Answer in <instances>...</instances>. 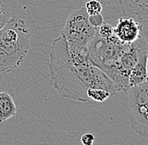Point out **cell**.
Listing matches in <instances>:
<instances>
[{"label":"cell","instance_id":"obj_1","mask_svg":"<svg viewBox=\"0 0 148 145\" xmlns=\"http://www.w3.org/2000/svg\"><path fill=\"white\" fill-rule=\"evenodd\" d=\"M52 86L65 98L89 101L88 88H101L111 96L118 89L110 78L88 60V55L73 53L62 35L52 41L49 54Z\"/></svg>","mask_w":148,"mask_h":145},{"label":"cell","instance_id":"obj_2","mask_svg":"<svg viewBox=\"0 0 148 145\" xmlns=\"http://www.w3.org/2000/svg\"><path fill=\"white\" fill-rule=\"evenodd\" d=\"M98 28L89 23L85 8L72 12L66 18L61 35L63 37L69 50L74 54L88 55V50Z\"/></svg>","mask_w":148,"mask_h":145},{"label":"cell","instance_id":"obj_3","mask_svg":"<svg viewBox=\"0 0 148 145\" xmlns=\"http://www.w3.org/2000/svg\"><path fill=\"white\" fill-rule=\"evenodd\" d=\"M31 33L26 22L13 16L0 29V48L11 56L18 66L31 46Z\"/></svg>","mask_w":148,"mask_h":145},{"label":"cell","instance_id":"obj_4","mask_svg":"<svg viewBox=\"0 0 148 145\" xmlns=\"http://www.w3.org/2000/svg\"><path fill=\"white\" fill-rule=\"evenodd\" d=\"M130 45L120 41L114 35L110 38H103L97 30L88 46V58L94 65L106 73L116 64Z\"/></svg>","mask_w":148,"mask_h":145},{"label":"cell","instance_id":"obj_5","mask_svg":"<svg viewBox=\"0 0 148 145\" xmlns=\"http://www.w3.org/2000/svg\"><path fill=\"white\" fill-rule=\"evenodd\" d=\"M126 91L131 110L130 126L140 136L148 138V82L131 86Z\"/></svg>","mask_w":148,"mask_h":145},{"label":"cell","instance_id":"obj_6","mask_svg":"<svg viewBox=\"0 0 148 145\" xmlns=\"http://www.w3.org/2000/svg\"><path fill=\"white\" fill-rule=\"evenodd\" d=\"M137 46H138V58L135 66L130 72V87L136 86L147 82V58L148 55V47L147 41L143 35H140L137 39Z\"/></svg>","mask_w":148,"mask_h":145},{"label":"cell","instance_id":"obj_7","mask_svg":"<svg viewBox=\"0 0 148 145\" xmlns=\"http://www.w3.org/2000/svg\"><path fill=\"white\" fill-rule=\"evenodd\" d=\"M143 25L133 18L120 17L114 28V35L120 41L130 44L142 35Z\"/></svg>","mask_w":148,"mask_h":145},{"label":"cell","instance_id":"obj_8","mask_svg":"<svg viewBox=\"0 0 148 145\" xmlns=\"http://www.w3.org/2000/svg\"><path fill=\"white\" fill-rule=\"evenodd\" d=\"M17 108L12 96L8 92L0 91V123L15 116Z\"/></svg>","mask_w":148,"mask_h":145},{"label":"cell","instance_id":"obj_9","mask_svg":"<svg viewBox=\"0 0 148 145\" xmlns=\"http://www.w3.org/2000/svg\"><path fill=\"white\" fill-rule=\"evenodd\" d=\"M18 67L17 63L11 58V56L0 48V76L14 71Z\"/></svg>","mask_w":148,"mask_h":145},{"label":"cell","instance_id":"obj_10","mask_svg":"<svg viewBox=\"0 0 148 145\" xmlns=\"http://www.w3.org/2000/svg\"><path fill=\"white\" fill-rule=\"evenodd\" d=\"M87 96L89 100L103 102L111 97V94L108 91L101 88H88L87 91Z\"/></svg>","mask_w":148,"mask_h":145},{"label":"cell","instance_id":"obj_11","mask_svg":"<svg viewBox=\"0 0 148 145\" xmlns=\"http://www.w3.org/2000/svg\"><path fill=\"white\" fill-rule=\"evenodd\" d=\"M14 16L12 11L4 4V3L0 0V29L3 27L9 19Z\"/></svg>","mask_w":148,"mask_h":145},{"label":"cell","instance_id":"obj_12","mask_svg":"<svg viewBox=\"0 0 148 145\" xmlns=\"http://www.w3.org/2000/svg\"><path fill=\"white\" fill-rule=\"evenodd\" d=\"M85 9L88 15L100 14L103 9L101 3L98 0H89L85 3Z\"/></svg>","mask_w":148,"mask_h":145},{"label":"cell","instance_id":"obj_13","mask_svg":"<svg viewBox=\"0 0 148 145\" xmlns=\"http://www.w3.org/2000/svg\"><path fill=\"white\" fill-rule=\"evenodd\" d=\"M98 33L103 38H110L114 35V27L110 24L103 22L99 27H98Z\"/></svg>","mask_w":148,"mask_h":145},{"label":"cell","instance_id":"obj_14","mask_svg":"<svg viewBox=\"0 0 148 145\" xmlns=\"http://www.w3.org/2000/svg\"><path fill=\"white\" fill-rule=\"evenodd\" d=\"M88 20H89V23L92 25V26L96 28L99 27L104 22L101 13L100 14H92V15H88Z\"/></svg>","mask_w":148,"mask_h":145},{"label":"cell","instance_id":"obj_15","mask_svg":"<svg viewBox=\"0 0 148 145\" xmlns=\"http://www.w3.org/2000/svg\"><path fill=\"white\" fill-rule=\"evenodd\" d=\"M81 142L83 145H92L94 143V136L91 133H84L81 136Z\"/></svg>","mask_w":148,"mask_h":145},{"label":"cell","instance_id":"obj_16","mask_svg":"<svg viewBox=\"0 0 148 145\" xmlns=\"http://www.w3.org/2000/svg\"><path fill=\"white\" fill-rule=\"evenodd\" d=\"M147 82H148V55L147 58Z\"/></svg>","mask_w":148,"mask_h":145}]
</instances>
